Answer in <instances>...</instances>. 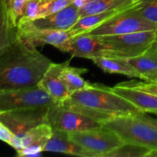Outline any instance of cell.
Listing matches in <instances>:
<instances>
[{"instance_id":"cell-1","label":"cell","mask_w":157,"mask_h":157,"mask_svg":"<svg viewBox=\"0 0 157 157\" xmlns=\"http://www.w3.org/2000/svg\"><path fill=\"white\" fill-rule=\"evenodd\" d=\"M52 63L18 37L0 55V90L36 87Z\"/></svg>"},{"instance_id":"cell-2","label":"cell","mask_w":157,"mask_h":157,"mask_svg":"<svg viewBox=\"0 0 157 157\" xmlns=\"http://www.w3.org/2000/svg\"><path fill=\"white\" fill-rule=\"evenodd\" d=\"M61 104L66 108L79 112L101 124L115 117L144 113L130 101L114 93L112 87L98 84L74 92Z\"/></svg>"},{"instance_id":"cell-3","label":"cell","mask_w":157,"mask_h":157,"mask_svg":"<svg viewBox=\"0 0 157 157\" xmlns=\"http://www.w3.org/2000/svg\"><path fill=\"white\" fill-rule=\"evenodd\" d=\"M102 127L117 133L125 142L157 150V129L136 115L115 117L102 124Z\"/></svg>"},{"instance_id":"cell-4","label":"cell","mask_w":157,"mask_h":157,"mask_svg":"<svg viewBox=\"0 0 157 157\" xmlns=\"http://www.w3.org/2000/svg\"><path fill=\"white\" fill-rule=\"evenodd\" d=\"M47 123L53 130H62L69 133L102 128V124L98 121L79 112L66 108L61 102L57 101H53L48 105Z\"/></svg>"},{"instance_id":"cell-5","label":"cell","mask_w":157,"mask_h":157,"mask_svg":"<svg viewBox=\"0 0 157 157\" xmlns=\"http://www.w3.org/2000/svg\"><path fill=\"white\" fill-rule=\"evenodd\" d=\"M18 37L29 47L35 48L46 44H52L67 53L71 36L67 31L43 29L35 27L30 20L20 18L17 24Z\"/></svg>"},{"instance_id":"cell-6","label":"cell","mask_w":157,"mask_h":157,"mask_svg":"<svg viewBox=\"0 0 157 157\" xmlns=\"http://www.w3.org/2000/svg\"><path fill=\"white\" fill-rule=\"evenodd\" d=\"M136 5L127 12L105 21L96 29L85 34L99 36L124 35L144 31H156V26L142 16L136 10Z\"/></svg>"},{"instance_id":"cell-7","label":"cell","mask_w":157,"mask_h":157,"mask_svg":"<svg viewBox=\"0 0 157 157\" xmlns=\"http://www.w3.org/2000/svg\"><path fill=\"white\" fill-rule=\"evenodd\" d=\"M100 40L111 48L117 57L130 58L142 55L153 44L156 31H144L118 35H99Z\"/></svg>"},{"instance_id":"cell-8","label":"cell","mask_w":157,"mask_h":157,"mask_svg":"<svg viewBox=\"0 0 157 157\" xmlns=\"http://www.w3.org/2000/svg\"><path fill=\"white\" fill-rule=\"evenodd\" d=\"M48 105L25 107L0 113V122L20 139L33 127L47 123Z\"/></svg>"},{"instance_id":"cell-9","label":"cell","mask_w":157,"mask_h":157,"mask_svg":"<svg viewBox=\"0 0 157 157\" xmlns=\"http://www.w3.org/2000/svg\"><path fill=\"white\" fill-rule=\"evenodd\" d=\"M69 136L84 150L91 153L94 157H103L125 142L117 133L103 127L98 130L70 133Z\"/></svg>"},{"instance_id":"cell-10","label":"cell","mask_w":157,"mask_h":157,"mask_svg":"<svg viewBox=\"0 0 157 157\" xmlns=\"http://www.w3.org/2000/svg\"><path fill=\"white\" fill-rule=\"evenodd\" d=\"M54 101L38 86L0 90V113L25 107L47 106Z\"/></svg>"},{"instance_id":"cell-11","label":"cell","mask_w":157,"mask_h":157,"mask_svg":"<svg viewBox=\"0 0 157 157\" xmlns=\"http://www.w3.org/2000/svg\"><path fill=\"white\" fill-rule=\"evenodd\" d=\"M67 53L72 57L93 59L98 57L117 56L114 51L97 36L81 34L71 38Z\"/></svg>"},{"instance_id":"cell-12","label":"cell","mask_w":157,"mask_h":157,"mask_svg":"<svg viewBox=\"0 0 157 157\" xmlns=\"http://www.w3.org/2000/svg\"><path fill=\"white\" fill-rule=\"evenodd\" d=\"M70 62L71 59L59 64L52 63L38 84L57 102H64L71 95L61 76L63 69Z\"/></svg>"},{"instance_id":"cell-13","label":"cell","mask_w":157,"mask_h":157,"mask_svg":"<svg viewBox=\"0 0 157 157\" xmlns=\"http://www.w3.org/2000/svg\"><path fill=\"white\" fill-rule=\"evenodd\" d=\"M80 8L75 2L55 13L30 21L33 25L39 29L67 31L79 19Z\"/></svg>"},{"instance_id":"cell-14","label":"cell","mask_w":157,"mask_h":157,"mask_svg":"<svg viewBox=\"0 0 157 157\" xmlns=\"http://www.w3.org/2000/svg\"><path fill=\"white\" fill-rule=\"evenodd\" d=\"M53 130L48 124L33 127L21 138V150L17 152L18 156L38 155L44 151V147L52 136Z\"/></svg>"},{"instance_id":"cell-15","label":"cell","mask_w":157,"mask_h":157,"mask_svg":"<svg viewBox=\"0 0 157 157\" xmlns=\"http://www.w3.org/2000/svg\"><path fill=\"white\" fill-rule=\"evenodd\" d=\"M44 151L55 152L83 157H94L90 152L71 139L69 133L54 130L52 136L44 147Z\"/></svg>"},{"instance_id":"cell-16","label":"cell","mask_w":157,"mask_h":157,"mask_svg":"<svg viewBox=\"0 0 157 157\" xmlns=\"http://www.w3.org/2000/svg\"><path fill=\"white\" fill-rule=\"evenodd\" d=\"M117 94L130 101L144 113H152L157 115V95L136 89L120 86L112 87Z\"/></svg>"},{"instance_id":"cell-17","label":"cell","mask_w":157,"mask_h":157,"mask_svg":"<svg viewBox=\"0 0 157 157\" xmlns=\"http://www.w3.org/2000/svg\"><path fill=\"white\" fill-rule=\"evenodd\" d=\"M134 6L126 8V9L104 11V12H100V13L92 14V15H87L85 16L80 17L79 19L76 21V23L71 29H69L67 32H69L71 38L76 36V35H81V34L87 33L90 31L93 30V29H96L97 27L102 25L105 21L127 12Z\"/></svg>"},{"instance_id":"cell-18","label":"cell","mask_w":157,"mask_h":157,"mask_svg":"<svg viewBox=\"0 0 157 157\" xmlns=\"http://www.w3.org/2000/svg\"><path fill=\"white\" fill-rule=\"evenodd\" d=\"M98 67L104 72L110 74H121L130 78L142 79V75L129 63L126 58L123 57H98L91 59Z\"/></svg>"},{"instance_id":"cell-19","label":"cell","mask_w":157,"mask_h":157,"mask_svg":"<svg viewBox=\"0 0 157 157\" xmlns=\"http://www.w3.org/2000/svg\"><path fill=\"white\" fill-rule=\"evenodd\" d=\"M140 0H85L80 8V17L108 10L122 9L137 4Z\"/></svg>"},{"instance_id":"cell-20","label":"cell","mask_w":157,"mask_h":157,"mask_svg":"<svg viewBox=\"0 0 157 157\" xmlns=\"http://www.w3.org/2000/svg\"><path fill=\"white\" fill-rule=\"evenodd\" d=\"M18 38L17 28L9 18L2 0H0V55Z\"/></svg>"},{"instance_id":"cell-21","label":"cell","mask_w":157,"mask_h":157,"mask_svg":"<svg viewBox=\"0 0 157 157\" xmlns=\"http://www.w3.org/2000/svg\"><path fill=\"white\" fill-rule=\"evenodd\" d=\"M87 71L88 70L87 68L71 67L70 64L63 69L61 75V78L71 93L72 94L77 90L90 88L93 86V84L86 81L81 77V75L87 73Z\"/></svg>"},{"instance_id":"cell-22","label":"cell","mask_w":157,"mask_h":157,"mask_svg":"<svg viewBox=\"0 0 157 157\" xmlns=\"http://www.w3.org/2000/svg\"><path fill=\"white\" fill-rule=\"evenodd\" d=\"M130 64L143 76L157 69V48L153 44L142 55L127 58Z\"/></svg>"},{"instance_id":"cell-23","label":"cell","mask_w":157,"mask_h":157,"mask_svg":"<svg viewBox=\"0 0 157 157\" xmlns=\"http://www.w3.org/2000/svg\"><path fill=\"white\" fill-rule=\"evenodd\" d=\"M152 149L141 144L124 142L122 145L106 153L103 157H147Z\"/></svg>"},{"instance_id":"cell-24","label":"cell","mask_w":157,"mask_h":157,"mask_svg":"<svg viewBox=\"0 0 157 157\" xmlns=\"http://www.w3.org/2000/svg\"><path fill=\"white\" fill-rule=\"evenodd\" d=\"M11 21L15 26L22 16L25 6L28 0H2Z\"/></svg>"},{"instance_id":"cell-25","label":"cell","mask_w":157,"mask_h":157,"mask_svg":"<svg viewBox=\"0 0 157 157\" xmlns=\"http://www.w3.org/2000/svg\"><path fill=\"white\" fill-rule=\"evenodd\" d=\"M76 0H41L40 16H47L70 6Z\"/></svg>"},{"instance_id":"cell-26","label":"cell","mask_w":157,"mask_h":157,"mask_svg":"<svg viewBox=\"0 0 157 157\" xmlns=\"http://www.w3.org/2000/svg\"><path fill=\"white\" fill-rule=\"evenodd\" d=\"M136 10L157 27V0H140L136 5Z\"/></svg>"},{"instance_id":"cell-27","label":"cell","mask_w":157,"mask_h":157,"mask_svg":"<svg viewBox=\"0 0 157 157\" xmlns=\"http://www.w3.org/2000/svg\"><path fill=\"white\" fill-rule=\"evenodd\" d=\"M118 85L136 89V90H142V91H145L147 92V93L157 95V83L147 82V81L141 82V81L133 80V81H124V82L120 83V84H118Z\"/></svg>"},{"instance_id":"cell-28","label":"cell","mask_w":157,"mask_h":157,"mask_svg":"<svg viewBox=\"0 0 157 157\" xmlns=\"http://www.w3.org/2000/svg\"><path fill=\"white\" fill-rule=\"evenodd\" d=\"M40 3L41 0H28L25 6L21 18L35 20L40 16Z\"/></svg>"},{"instance_id":"cell-29","label":"cell","mask_w":157,"mask_h":157,"mask_svg":"<svg viewBox=\"0 0 157 157\" xmlns=\"http://www.w3.org/2000/svg\"><path fill=\"white\" fill-rule=\"evenodd\" d=\"M14 136L15 135L11 132V130L8 129L2 123L0 122V140H2L9 145H11Z\"/></svg>"},{"instance_id":"cell-30","label":"cell","mask_w":157,"mask_h":157,"mask_svg":"<svg viewBox=\"0 0 157 157\" xmlns=\"http://www.w3.org/2000/svg\"><path fill=\"white\" fill-rule=\"evenodd\" d=\"M136 116L139 118H140L141 120L144 121L145 122L148 123L149 124H150V125L153 126V127L157 129V119H155V118L146 114V113H140V114L136 115Z\"/></svg>"},{"instance_id":"cell-31","label":"cell","mask_w":157,"mask_h":157,"mask_svg":"<svg viewBox=\"0 0 157 157\" xmlns=\"http://www.w3.org/2000/svg\"><path fill=\"white\" fill-rule=\"evenodd\" d=\"M143 80L147 82H154L157 83V69L153 71L147 73L143 76Z\"/></svg>"},{"instance_id":"cell-32","label":"cell","mask_w":157,"mask_h":157,"mask_svg":"<svg viewBox=\"0 0 157 157\" xmlns=\"http://www.w3.org/2000/svg\"><path fill=\"white\" fill-rule=\"evenodd\" d=\"M147 157H157V150H153L150 153H148Z\"/></svg>"},{"instance_id":"cell-33","label":"cell","mask_w":157,"mask_h":157,"mask_svg":"<svg viewBox=\"0 0 157 157\" xmlns=\"http://www.w3.org/2000/svg\"><path fill=\"white\" fill-rule=\"evenodd\" d=\"M154 44H156V46L157 48V30H156V39H155V41H154Z\"/></svg>"}]
</instances>
